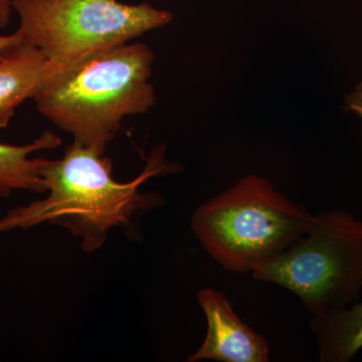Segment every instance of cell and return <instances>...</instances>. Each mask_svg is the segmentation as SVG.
I'll use <instances>...</instances> for the list:
<instances>
[{"label":"cell","instance_id":"5b68a950","mask_svg":"<svg viewBox=\"0 0 362 362\" xmlns=\"http://www.w3.org/2000/svg\"><path fill=\"white\" fill-rule=\"evenodd\" d=\"M21 39L42 52L52 68L105 47L132 42L168 25L173 14L149 2L119 0H11Z\"/></svg>","mask_w":362,"mask_h":362},{"label":"cell","instance_id":"8fae6325","mask_svg":"<svg viewBox=\"0 0 362 362\" xmlns=\"http://www.w3.org/2000/svg\"><path fill=\"white\" fill-rule=\"evenodd\" d=\"M349 108L357 112L362 117V84L349 97Z\"/></svg>","mask_w":362,"mask_h":362},{"label":"cell","instance_id":"277c9868","mask_svg":"<svg viewBox=\"0 0 362 362\" xmlns=\"http://www.w3.org/2000/svg\"><path fill=\"white\" fill-rule=\"evenodd\" d=\"M252 275L294 293L312 317L349 307L362 290V221L339 209L313 214L308 230Z\"/></svg>","mask_w":362,"mask_h":362},{"label":"cell","instance_id":"52a82bcc","mask_svg":"<svg viewBox=\"0 0 362 362\" xmlns=\"http://www.w3.org/2000/svg\"><path fill=\"white\" fill-rule=\"evenodd\" d=\"M51 71L42 52L23 39L0 52V129L23 102L33 100Z\"/></svg>","mask_w":362,"mask_h":362},{"label":"cell","instance_id":"30bf717a","mask_svg":"<svg viewBox=\"0 0 362 362\" xmlns=\"http://www.w3.org/2000/svg\"><path fill=\"white\" fill-rule=\"evenodd\" d=\"M11 0H0V28H6L13 13Z\"/></svg>","mask_w":362,"mask_h":362},{"label":"cell","instance_id":"8992f818","mask_svg":"<svg viewBox=\"0 0 362 362\" xmlns=\"http://www.w3.org/2000/svg\"><path fill=\"white\" fill-rule=\"evenodd\" d=\"M207 322L206 337L187 361L268 362V341L240 320L223 293L204 288L197 294Z\"/></svg>","mask_w":362,"mask_h":362},{"label":"cell","instance_id":"9c48e42d","mask_svg":"<svg viewBox=\"0 0 362 362\" xmlns=\"http://www.w3.org/2000/svg\"><path fill=\"white\" fill-rule=\"evenodd\" d=\"M61 143V138L51 131H45L30 144L0 143V195L8 197L16 190L47 192L40 175L45 158H30V156L40 150L57 148Z\"/></svg>","mask_w":362,"mask_h":362},{"label":"cell","instance_id":"7a4b0ae2","mask_svg":"<svg viewBox=\"0 0 362 362\" xmlns=\"http://www.w3.org/2000/svg\"><path fill=\"white\" fill-rule=\"evenodd\" d=\"M153 61L143 42L105 47L52 68L33 101L74 141L105 151L126 117L148 113L156 105L149 81Z\"/></svg>","mask_w":362,"mask_h":362},{"label":"cell","instance_id":"7c38bea8","mask_svg":"<svg viewBox=\"0 0 362 362\" xmlns=\"http://www.w3.org/2000/svg\"><path fill=\"white\" fill-rule=\"evenodd\" d=\"M21 37L20 33L16 32L9 35H0V52L6 47H11L16 42H20Z\"/></svg>","mask_w":362,"mask_h":362},{"label":"cell","instance_id":"3957f363","mask_svg":"<svg viewBox=\"0 0 362 362\" xmlns=\"http://www.w3.org/2000/svg\"><path fill=\"white\" fill-rule=\"evenodd\" d=\"M312 216L266 178L247 175L195 209L192 228L226 270L252 273L308 230Z\"/></svg>","mask_w":362,"mask_h":362},{"label":"cell","instance_id":"ba28073f","mask_svg":"<svg viewBox=\"0 0 362 362\" xmlns=\"http://www.w3.org/2000/svg\"><path fill=\"white\" fill-rule=\"evenodd\" d=\"M310 328L321 362H349L362 349V301L312 317Z\"/></svg>","mask_w":362,"mask_h":362},{"label":"cell","instance_id":"6da1fadb","mask_svg":"<svg viewBox=\"0 0 362 362\" xmlns=\"http://www.w3.org/2000/svg\"><path fill=\"white\" fill-rule=\"evenodd\" d=\"M164 151L163 146L157 147L141 175L129 182H119L103 150L74 141L62 158L45 159L40 168L47 197L7 214L1 218L4 228L54 223L80 239L85 252L96 251L112 228L130 225L136 214L160 204L158 194H143L139 188L150 177L177 170L178 165L165 160Z\"/></svg>","mask_w":362,"mask_h":362},{"label":"cell","instance_id":"4fadbf2b","mask_svg":"<svg viewBox=\"0 0 362 362\" xmlns=\"http://www.w3.org/2000/svg\"><path fill=\"white\" fill-rule=\"evenodd\" d=\"M0 232H4V228H2L1 223H0Z\"/></svg>","mask_w":362,"mask_h":362}]
</instances>
